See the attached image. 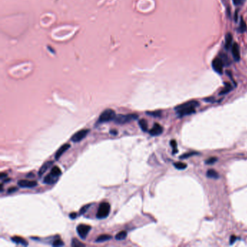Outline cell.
I'll list each match as a JSON object with an SVG mask.
<instances>
[{
	"mask_svg": "<svg viewBox=\"0 0 247 247\" xmlns=\"http://www.w3.org/2000/svg\"><path fill=\"white\" fill-rule=\"evenodd\" d=\"M52 165H53L52 161H48V162H45V163L42 165L41 167L39 169V170H38V175H39L40 177L43 175L44 174L47 170H48V169L52 166Z\"/></svg>",
	"mask_w": 247,
	"mask_h": 247,
	"instance_id": "7c38bea8",
	"label": "cell"
},
{
	"mask_svg": "<svg viewBox=\"0 0 247 247\" xmlns=\"http://www.w3.org/2000/svg\"><path fill=\"white\" fill-rule=\"evenodd\" d=\"M111 239H112V236L110 235L103 234V235L99 236L97 239H96V242H104V241H107Z\"/></svg>",
	"mask_w": 247,
	"mask_h": 247,
	"instance_id": "2e32d148",
	"label": "cell"
},
{
	"mask_svg": "<svg viewBox=\"0 0 247 247\" xmlns=\"http://www.w3.org/2000/svg\"><path fill=\"white\" fill-rule=\"evenodd\" d=\"M72 246H75V247H81V246H85V244L83 243H81V241H79L78 240L76 239H73L72 240V243H71Z\"/></svg>",
	"mask_w": 247,
	"mask_h": 247,
	"instance_id": "603a6c76",
	"label": "cell"
},
{
	"mask_svg": "<svg viewBox=\"0 0 247 247\" xmlns=\"http://www.w3.org/2000/svg\"><path fill=\"white\" fill-rule=\"evenodd\" d=\"M90 205H86L84 206V207H83V208H81V210H80V212H79V215H83L84 214V213L86 212V211L88 209H89Z\"/></svg>",
	"mask_w": 247,
	"mask_h": 247,
	"instance_id": "f546056e",
	"label": "cell"
},
{
	"mask_svg": "<svg viewBox=\"0 0 247 247\" xmlns=\"http://www.w3.org/2000/svg\"><path fill=\"white\" fill-rule=\"evenodd\" d=\"M225 88H224V89L223 90V91H221V92H220V94H225V93H227L230 92L231 90H232L233 88H232V86H230V84H227V83H225Z\"/></svg>",
	"mask_w": 247,
	"mask_h": 247,
	"instance_id": "7402d4cb",
	"label": "cell"
},
{
	"mask_svg": "<svg viewBox=\"0 0 247 247\" xmlns=\"http://www.w3.org/2000/svg\"><path fill=\"white\" fill-rule=\"evenodd\" d=\"M58 178L59 177H56V176L53 175L52 173H49L44 178V183H47V184H54L57 182Z\"/></svg>",
	"mask_w": 247,
	"mask_h": 247,
	"instance_id": "4fadbf2b",
	"label": "cell"
},
{
	"mask_svg": "<svg viewBox=\"0 0 247 247\" xmlns=\"http://www.w3.org/2000/svg\"><path fill=\"white\" fill-rule=\"evenodd\" d=\"M247 29V26L246 23L244 22V20L243 19H241V24H240V27H239V31L241 33H243L246 31Z\"/></svg>",
	"mask_w": 247,
	"mask_h": 247,
	"instance_id": "cb8c5ba5",
	"label": "cell"
},
{
	"mask_svg": "<svg viewBox=\"0 0 247 247\" xmlns=\"http://www.w3.org/2000/svg\"><path fill=\"white\" fill-rule=\"evenodd\" d=\"M174 166L175 168L178 169V170H184V169H186L187 167V165L186 163H183V162H175Z\"/></svg>",
	"mask_w": 247,
	"mask_h": 247,
	"instance_id": "44dd1931",
	"label": "cell"
},
{
	"mask_svg": "<svg viewBox=\"0 0 247 247\" xmlns=\"http://www.w3.org/2000/svg\"><path fill=\"white\" fill-rule=\"evenodd\" d=\"M199 106V102L197 101H191L186 102V103L182 104L181 105H178L175 107V110L177 111V113L179 116L188 115L196 112V107Z\"/></svg>",
	"mask_w": 247,
	"mask_h": 247,
	"instance_id": "6da1fadb",
	"label": "cell"
},
{
	"mask_svg": "<svg viewBox=\"0 0 247 247\" xmlns=\"http://www.w3.org/2000/svg\"><path fill=\"white\" fill-rule=\"evenodd\" d=\"M127 237V233L126 231H120L119 232L117 235L115 236V239L118 240V241H122L124 240Z\"/></svg>",
	"mask_w": 247,
	"mask_h": 247,
	"instance_id": "ffe728a7",
	"label": "cell"
},
{
	"mask_svg": "<svg viewBox=\"0 0 247 247\" xmlns=\"http://www.w3.org/2000/svg\"><path fill=\"white\" fill-rule=\"evenodd\" d=\"M115 117H116V114L113 109H107L104 111V112L100 114L99 117L98 122L100 123H107V122H109V121L112 120H114Z\"/></svg>",
	"mask_w": 247,
	"mask_h": 247,
	"instance_id": "7a4b0ae2",
	"label": "cell"
},
{
	"mask_svg": "<svg viewBox=\"0 0 247 247\" xmlns=\"http://www.w3.org/2000/svg\"><path fill=\"white\" fill-rule=\"evenodd\" d=\"M233 37L230 33H227L225 36V47L226 49H229L231 47V44H232Z\"/></svg>",
	"mask_w": 247,
	"mask_h": 247,
	"instance_id": "9a60e30c",
	"label": "cell"
},
{
	"mask_svg": "<svg viewBox=\"0 0 247 247\" xmlns=\"http://www.w3.org/2000/svg\"><path fill=\"white\" fill-rule=\"evenodd\" d=\"M207 176L209 178H215V179H218L219 178V174L216 172L215 170H209L207 172Z\"/></svg>",
	"mask_w": 247,
	"mask_h": 247,
	"instance_id": "ac0fdd59",
	"label": "cell"
},
{
	"mask_svg": "<svg viewBox=\"0 0 247 247\" xmlns=\"http://www.w3.org/2000/svg\"><path fill=\"white\" fill-rule=\"evenodd\" d=\"M139 124L140 126L141 129H142L143 131L146 132L148 130V123L147 121L145 119H142L139 121Z\"/></svg>",
	"mask_w": 247,
	"mask_h": 247,
	"instance_id": "e0dca14e",
	"label": "cell"
},
{
	"mask_svg": "<svg viewBox=\"0 0 247 247\" xmlns=\"http://www.w3.org/2000/svg\"><path fill=\"white\" fill-rule=\"evenodd\" d=\"M137 118H138V115L136 114H118V115H116L115 118H114V121L117 124H125V123L134 120Z\"/></svg>",
	"mask_w": 247,
	"mask_h": 247,
	"instance_id": "277c9868",
	"label": "cell"
},
{
	"mask_svg": "<svg viewBox=\"0 0 247 247\" xmlns=\"http://www.w3.org/2000/svg\"><path fill=\"white\" fill-rule=\"evenodd\" d=\"M146 114L154 117H160L161 116V111H154V112H146Z\"/></svg>",
	"mask_w": 247,
	"mask_h": 247,
	"instance_id": "d4e9b609",
	"label": "cell"
},
{
	"mask_svg": "<svg viewBox=\"0 0 247 247\" xmlns=\"http://www.w3.org/2000/svg\"><path fill=\"white\" fill-rule=\"evenodd\" d=\"M170 145L172 147V149H173V151H172V153L175 154V153L178 152V149H177V143L175 140H172L170 141Z\"/></svg>",
	"mask_w": 247,
	"mask_h": 247,
	"instance_id": "484cf974",
	"label": "cell"
},
{
	"mask_svg": "<svg viewBox=\"0 0 247 247\" xmlns=\"http://www.w3.org/2000/svg\"><path fill=\"white\" fill-rule=\"evenodd\" d=\"M76 217H77V214L75 212H72L71 214L70 215V218H71V219H75L76 218Z\"/></svg>",
	"mask_w": 247,
	"mask_h": 247,
	"instance_id": "836d02e7",
	"label": "cell"
},
{
	"mask_svg": "<svg viewBox=\"0 0 247 247\" xmlns=\"http://www.w3.org/2000/svg\"><path fill=\"white\" fill-rule=\"evenodd\" d=\"M110 212V205L107 202H102L99 204L97 213H96V218L98 219H104L108 216Z\"/></svg>",
	"mask_w": 247,
	"mask_h": 247,
	"instance_id": "3957f363",
	"label": "cell"
},
{
	"mask_svg": "<svg viewBox=\"0 0 247 247\" xmlns=\"http://www.w3.org/2000/svg\"><path fill=\"white\" fill-rule=\"evenodd\" d=\"M236 237L235 236H232L230 237V244H233V243L234 242H236Z\"/></svg>",
	"mask_w": 247,
	"mask_h": 247,
	"instance_id": "d6a6232c",
	"label": "cell"
},
{
	"mask_svg": "<svg viewBox=\"0 0 247 247\" xmlns=\"http://www.w3.org/2000/svg\"><path fill=\"white\" fill-rule=\"evenodd\" d=\"M53 246H61L64 245V243L63 242V241L60 239H57L53 242Z\"/></svg>",
	"mask_w": 247,
	"mask_h": 247,
	"instance_id": "4316f807",
	"label": "cell"
},
{
	"mask_svg": "<svg viewBox=\"0 0 247 247\" xmlns=\"http://www.w3.org/2000/svg\"><path fill=\"white\" fill-rule=\"evenodd\" d=\"M162 131H163V128L158 123H154V126L149 130V133L153 136H160V134H162Z\"/></svg>",
	"mask_w": 247,
	"mask_h": 247,
	"instance_id": "9c48e42d",
	"label": "cell"
},
{
	"mask_svg": "<svg viewBox=\"0 0 247 247\" xmlns=\"http://www.w3.org/2000/svg\"><path fill=\"white\" fill-rule=\"evenodd\" d=\"M217 160H218V159L216 157H211L208 159L207 161H206V164H207V165H212V164H214L215 162H217Z\"/></svg>",
	"mask_w": 247,
	"mask_h": 247,
	"instance_id": "f1b7e54d",
	"label": "cell"
},
{
	"mask_svg": "<svg viewBox=\"0 0 247 247\" xmlns=\"http://www.w3.org/2000/svg\"><path fill=\"white\" fill-rule=\"evenodd\" d=\"M109 133H110L111 134H112V135H117V130H111L110 131H109Z\"/></svg>",
	"mask_w": 247,
	"mask_h": 247,
	"instance_id": "e575fe53",
	"label": "cell"
},
{
	"mask_svg": "<svg viewBox=\"0 0 247 247\" xmlns=\"http://www.w3.org/2000/svg\"><path fill=\"white\" fill-rule=\"evenodd\" d=\"M232 54L236 61L238 62L240 60V59H241V54H240L239 46L237 43H234L232 46Z\"/></svg>",
	"mask_w": 247,
	"mask_h": 247,
	"instance_id": "30bf717a",
	"label": "cell"
},
{
	"mask_svg": "<svg viewBox=\"0 0 247 247\" xmlns=\"http://www.w3.org/2000/svg\"><path fill=\"white\" fill-rule=\"evenodd\" d=\"M18 189H17V188H16V187H12V188H10L8 189V193H12V192H15V191H17Z\"/></svg>",
	"mask_w": 247,
	"mask_h": 247,
	"instance_id": "1f68e13d",
	"label": "cell"
},
{
	"mask_svg": "<svg viewBox=\"0 0 247 247\" xmlns=\"http://www.w3.org/2000/svg\"><path fill=\"white\" fill-rule=\"evenodd\" d=\"M196 154H198V153H196V152H191V153H186V154L182 155V156H181V159H186V158H188L189 157H191V156H194V155H196Z\"/></svg>",
	"mask_w": 247,
	"mask_h": 247,
	"instance_id": "83f0119b",
	"label": "cell"
},
{
	"mask_svg": "<svg viewBox=\"0 0 247 247\" xmlns=\"http://www.w3.org/2000/svg\"><path fill=\"white\" fill-rule=\"evenodd\" d=\"M17 184L21 188H33L37 186V182L34 181H29V180H20L17 182Z\"/></svg>",
	"mask_w": 247,
	"mask_h": 247,
	"instance_id": "ba28073f",
	"label": "cell"
},
{
	"mask_svg": "<svg viewBox=\"0 0 247 247\" xmlns=\"http://www.w3.org/2000/svg\"><path fill=\"white\" fill-rule=\"evenodd\" d=\"M212 66L213 70L216 73L219 74H222L223 72V63L221 59L220 58H215L212 63Z\"/></svg>",
	"mask_w": 247,
	"mask_h": 247,
	"instance_id": "52a82bcc",
	"label": "cell"
},
{
	"mask_svg": "<svg viewBox=\"0 0 247 247\" xmlns=\"http://www.w3.org/2000/svg\"><path fill=\"white\" fill-rule=\"evenodd\" d=\"M70 145L69 144H64V145L62 146L61 147L57 150V152H56L55 160H59V159L61 157L62 155L64 154L65 151H66L68 149H70Z\"/></svg>",
	"mask_w": 247,
	"mask_h": 247,
	"instance_id": "8fae6325",
	"label": "cell"
},
{
	"mask_svg": "<svg viewBox=\"0 0 247 247\" xmlns=\"http://www.w3.org/2000/svg\"><path fill=\"white\" fill-rule=\"evenodd\" d=\"M91 226L84 224H80L77 226V233L82 239H85L91 230Z\"/></svg>",
	"mask_w": 247,
	"mask_h": 247,
	"instance_id": "5b68a950",
	"label": "cell"
},
{
	"mask_svg": "<svg viewBox=\"0 0 247 247\" xmlns=\"http://www.w3.org/2000/svg\"><path fill=\"white\" fill-rule=\"evenodd\" d=\"M89 131L90 130L89 129H83L79 130V131H78L76 133H75L72 136L71 141L75 143L81 142V140H83L87 136V134L89 133Z\"/></svg>",
	"mask_w": 247,
	"mask_h": 247,
	"instance_id": "8992f818",
	"label": "cell"
},
{
	"mask_svg": "<svg viewBox=\"0 0 247 247\" xmlns=\"http://www.w3.org/2000/svg\"><path fill=\"white\" fill-rule=\"evenodd\" d=\"M233 2L236 6H239L244 2V0H233Z\"/></svg>",
	"mask_w": 247,
	"mask_h": 247,
	"instance_id": "4dcf8cb0",
	"label": "cell"
},
{
	"mask_svg": "<svg viewBox=\"0 0 247 247\" xmlns=\"http://www.w3.org/2000/svg\"><path fill=\"white\" fill-rule=\"evenodd\" d=\"M50 173H52L53 175L56 176V177H59V176L62 174V171L60 169H59V167H58L57 166H54V167H53L52 170H51Z\"/></svg>",
	"mask_w": 247,
	"mask_h": 247,
	"instance_id": "d6986e66",
	"label": "cell"
},
{
	"mask_svg": "<svg viewBox=\"0 0 247 247\" xmlns=\"http://www.w3.org/2000/svg\"><path fill=\"white\" fill-rule=\"evenodd\" d=\"M11 240L14 243H17V244L23 245V246H27L28 243L24 239L20 237V236H14V237L11 238Z\"/></svg>",
	"mask_w": 247,
	"mask_h": 247,
	"instance_id": "5bb4252c",
	"label": "cell"
},
{
	"mask_svg": "<svg viewBox=\"0 0 247 247\" xmlns=\"http://www.w3.org/2000/svg\"><path fill=\"white\" fill-rule=\"evenodd\" d=\"M7 176H8V174L6 173H1V175H0V178H6Z\"/></svg>",
	"mask_w": 247,
	"mask_h": 247,
	"instance_id": "d590c367",
	"label": "cell"
}]
</instances>
